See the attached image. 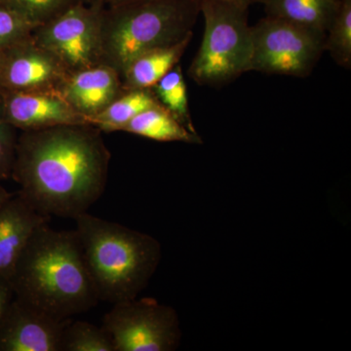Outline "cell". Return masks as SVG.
I'll return each instance as SVG.
<instances>
[{
    "label": "cell",
    "mask_w": 351,
    "mask_h": 351,
    "mask_svg": "<svg viewBox=\"0 0 351 351\" xmlns=\"http://www.w3.org/2000/svg\"><path fill=\"white\" fill-rule=\"evenodd\" d=\"M239 1H243L245 3H248L249 5H252L254 3H262L263 0H239Z\"/></svg>",
    "instance_id": "28"
},
{
    "label": "cell",
    "mask_w": 351,
    "mask_h": 351,
    "mask_svg": "<svg viewBox=\"0 0 351 351\" xmlns=\"http://www.w3.org/2000/svg\"><path fill=\"white\" fill-rule=\"evenodd\" d=\"M82 1L87 5H98V4L106 5V0H82Z\"/></svg>",
    "instance_id": "26"
},
{
    "label": "cell",
    "mask_w": 351,
    "mask_h": 351,
    "mask_svg": "<svg viewBox=\"0 0 351 351\" xmlns=\"http://www.w3.org/2000/svg\"><path fill=\"white\" fill-rule=\"evenodd\" d=\"M151 138L158 142H181L186 144H202L197 133L189 131L182 125L161 105L147 108L138 113L121 130Z\"/></svg>",
    "instance_id": "16"
},
{
    "label": "cell",
    "mask_w": 351,
    "mask_h": 351,
    "mask_svg": "<svg viewBox=\"0 0 351 351\" xmlns=\"http://www.w3.org/2000/svg\"><path fill=\"white\" fill-rule=\"evenodd\" d=\"M0 64H1V53H0Z\"/></svg>",
    "instance_id": "29"
},
{
    "label": "cell",
    "mask_w": 351,
    "mask_h": 351,
    "mask_svg": "<svg viewBox=\"0 0 351 351\" xmlns=\"http://www.w3.org/2000/svg\"><path fill=\"white\" fill-rule=\"evenodd\" d=\"M262 4L269 17L326 34L339 0H263Z\"/></svg>",
    "instance_id": "15"
},
{
    "label": "cell",
    "mask_w": 351,
    "mask_h": 351,
    "mask_svg": "<svg viewBox=\"0 0 351 351\" xmlns=\"http://www.w3.org/2000/svg\"><path fill=\"white\" fill-rule=\"evenodd\" d=\"M63 351H115L112 337L103 326L86 321L71 320L62 337Z\"/></svg>",
    "instance_id": "20"
},
{
    "label": "cell",
    "mask_w": 351,
    "mask_h": 351,
    "mask_svg": "<svg viewBox=\"0 0 351 351\" xmlns=\"http://www.w3.org/2000/svg\"><path fill=\"white\" fill-rule=\"evenodd\" d=\"M10 283L16 298L61 320L100 301L75 230H56L48 223L32 235Z\"/></svg>",
    "instance_id": "2"
},
{
    "label": "cell",
    "mask_w": 351,
    "mask_h": 351,
    "mask_svg": "<svg viewBox=\"0 0 351 351\" xmlns=\"http://www.w3.org/2000/svg\"><path fill=\"white\" fill-rule=\"evenodd\" d=\"M110 159L101 131L90 123L22 131L11 178L41 214L75 219L105 193Z\"/></svg>",
    "instance_id": "1"
},
{
    "label": "cell",
    "mask_w": 351,
    "mask_h": 351,
    "mask_svg": "<svg viewBox=\"0 0 351 351\" xmlns=\"http://www.w3.org/2000/svg\"><path fill=\"white\" fill-rule=\"evenodd\" d=\"M106 5L80 2L32 29L34 40L49 51L69 75L104 64L101 14Z\"/></svg>",
    "instance_id": "8"
},
{
    "label": "cell",
    "mask_w": 351,
    "mask_h": 351,
    "mask_svg": "<svg viewBox=\"0 0 351 351\" xmlns=\"http://www.w3.org/2000/svg\"><path fill=\"white\" fill-rule=\"evenodd\" d=\"M50 217L18 193L0 202V278L10 282L18 261L39 226Z\"/></svg>",
    "instance_id": "12"
},
{
    "label": "cell",
    "mask_w": 351,
    "mask_h": 351,
    "mask_svg": "<svg viewBox=\"0 0 351 351\" xmlns=\"http://www.w3.org/2000/svg\"><path fill=\"white\" fill-rule=\"evenodd\" d=\"M36 27L4 0H0V51L29 36Z\"/></svg>",
    "instance_id": "22"
},
{
    "label": "cell",
    "mask_w": 351,
    "mask_h": 351,
    "mask_svg": "<svg viewBox=\"0 0 351 351\" xmlns=\"http://www.w3.org/2000/svg\"><path fill=\"white\" fill-rule=\"evenodd\" d=\"M25 16L32 24L38 25L52 20L82 0H4Z\"/></svg>",
    "instance_id": "21"
},
{
    "label": "cell",
    "mask_w": 351,
    "mask_h": 351,
    "mask_svg": "<svg viewBox=\"0 0 351 351\" xmlns=\"http://www.w3.org/2000/svg\"><path fill=\"white\" fill-rule=\"evenodd\" d=\"M7 121L21 131L89 123L60 91H0Z\"/></svg>",
    "instance_id": "11"
},
{
    "label": "cell",
    "mask_w": 351,
    "mask_h": 351,
    "mask_svg": "<svg viewBox=\"0 0 351 351\" xmlns=\"http://www.w3.org/2000/svg\"><path fill=\"white\" fill-rule=\"evenodd\" d=\"M250 71L265 75L306 77L324 52L326 34L277 18L252 25Z\"/></svg>",
    "instance_id": "6"
},
{
    "label": "cell",
    "mask_w": 351,
    "mask_h": 351,
    "mask_svg": "<svg viewBox=\"0 0 351 351\" xmlns=\"http://www.w3.org/2000/svg\"><path fill=\"white\" fill-rule=\"evenodd\" d=\"M124 91L121 76L107 64L71 73L60 90L69 105L88 121Z\"/></svg>",
    "instance_id": "13"
},
{
    "label": "cell",
    "mask_w": 351,
    "mask_h": 351,
    "mask_svg": "<svg viewBox=\"0 0 351 351\" xmlns=\"http://www.w3.org/2000/svg\"><path fill=\"white\" fill-rule=\"evenodd\" d=\"M14 298H15V293L11 283L5 279L0 278V322L8 311Z\"/></svg>",
    "instance_id": "24"
},
{
    "label": "cell",
    "mask_w": 351,
    "mask_h": 351,
    "mask_svg": "<svg viewBox=\"0 0 351 351\" xmlns=\"http://www.w3.org/2000/svg\"><path fill=\"white\" fill-rule=\"evenodd\" d=\"M193 34L180 43L149 51L134 59L121 73L124 90L149 89L179 64Z\"/></svg>",
    "instance_id": "14"
},
{
    "label": "cell",
    "mask_w": 351,
    "mask_h": 351,
    "mask_svg": "<svg viewBox=\"0 0 351 351\" xmlns=\"http://www.w3.org/2000/svg\"><path fill=\"white\" fill-rule=\"evenodd\" d=\"M158 105L160 104L154 96L152 88L125 90L103 112L92 117L89 123L101 132L120 131L138 113Z\"/></svg>",
    "instance_id": "17"
},
{
    "label": "cell",
    "mask_w": 351,
    "mask_h": 351,
    "mask_svg": "<svg viewBox=\"0 0 351 351\" xmlns=\"http://www.w3.org/2000/svg\"><path fill=\"white\" fill-rule=\"evenodd\" d=\"M0 53V91H60L69 75L32 34Z\"/></svg>",
    "instance_id": "9"
},
{
    "label": "cell",
    "mask_w": 351,
    "mask_h": 351,
    "mask_svg": "<svg viewBox=\"0 0 351 351\" xmlns=\"http://www.w3.org/2000/svg\"><path fill=\"white\" fill-rule=\"evenodd\" d=\"M324 50L335 63L351 68V0H339L338 11L326 32Z\"/></svg>",
    "instance_id": "19"
},
{
    "label": "cell",
    "mask_w": 351,
    "mask_h": 351,
    "mask_svg": "<svg viewBox=\"0 0 351 351\" xmlns=\"http://www.w3.org/2000/svg\"><path fill=\"white\" fill-rule=\"evenodd\" d=\"M138 1H144V0H106V6H119Z\"/></svg>",
    "instance_id": "25"
},
{
    "label": "cell",
    "mask_w": 351,
    "mask_h": 351,
    "mask_svg": "<svg viewBox=\"0 0 351 351\" xmlns=\"http://www.w3.org/2000/svg\"><path fill=\"white\" fill-rule=\"evenodd\" d=\"M115 351H172L181 341L179 318L174 308L152 298L112 304L103 318Z\"/></svg>",
    "instance_id": "7"
},
{
    "label": "cell",
    "mask_w": 351,
    "mask_h": 351,
    "mask_svg": "<svg viewBox=\"0 0 351 351\" xmlns=\"http://www.w3.org/2000/svg\"><path fill=\"white\" fill-rule=\"evenodd\" d=\"M83 257L100 301L114 304L135 299L160 263L154 237L84 213L76 217Z\"/></svg>",
    "instance_id": "3"
},
{
    "label": "cell",
    "mask_w": 351,
    "mask_h": 351,
    "mask_svg": "<svg viewBox=\"0 0 351 351\" xmlns=\"http://www.w3.org/2000/svg\"><path fill=\"white\" fill-rule=\"evenodd\" d=\"M11 193H8V191H6L5 189L3 188V186L0 184V202L1 201H3L4 199H6L8 196H10Z\"/></svg>",
    "instance_id": "27"
},
{
    "label": "cell",
    "mask_w": 351,
    "mask_h": 351,
    "mask_svg": "<svg viewBox=\"0 0 351 351\" xmlns=\"http://www.w3.org/2000/svg\"><path fill=\"white\" fill-rule=\"evenodd\" d=\"M69 320H61L14 298L0 322V351H61Z\"/></svg>",
    "instance_id": "10"
},
{
    "label": "cell",
    "mask_w": 351,
    "mask_h": 351,
    "mask_svg": "<svg viewBox=\"0 0 351 351\" xmlns=\"http://www.w3.org/2000/svg\"><path fill=\"white\" fill-rule=\"evenodd\" d=\"M199 5L204 34L189 75L202 86H223L250 71V5L239 0H199Z\"/></svg>",
    "instance_id": "5"
},
{
    "label": "cell",
    "mask_w": 351,
    "mask_h": 351,
    "mask_svg": "<svg viewBox=\"0 0 351 351\" xmlns=\"http://www.w3.org/2000/svg\"><path fill=\"white\" fill-rule=\"evenodd\" d=\"M152 90L158 103L182 125L193 133H197L189 112L188 90L179 64L154 85Z\"/></svg>",
    "instance_id": "18"
},
{
    "label": "cell",
    "mask_w": 351,
    "mask_h": 351,
    "mask_svg": "<svg viewBox=\"0 0 351 351\" xmlns=\"http://www.w3.org/2000/svg\"><path fill=\"white\" fill-rule=\"evenodd\" d=\"M199 0H144L105 6L101 14L103 63L121 76L136 58L193 34Z\"/></svg>",
    "instance_id": "4"
},
{
    "label": "cell",
    "mask_w": 351,
    "mask_h": 351,
    "mask_svg": "<svg viewBox=\"0 0 351 351\" xmlns=\"http://www.w3.org/2000/svg\"><path fill=\"white\" fill-rule=\"evenodd\" d=\"M17 140V129L7 121L0 97V182L12 177Z\"/></svg>",
    "instance_id": "23"
}]
</instances>
